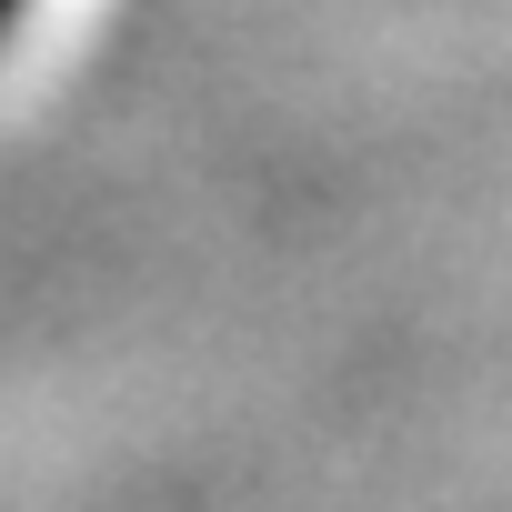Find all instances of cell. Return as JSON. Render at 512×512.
Listing matches in <instances>:
<instances>
[{"instance_id": "6da1fadb", "label": "cell", "mask_w": 512, "mask_h": 512, "mask_svg": "<svg viewBox=\"0 0 512 512\" xmlns=\"http://www.w3.org/2000/svg\"><path fill=\"white\" fill-rule=\"evenodd\" d=\"M11 11H21V0H0V21H11Z\"/></svg>"}]
</instances>
